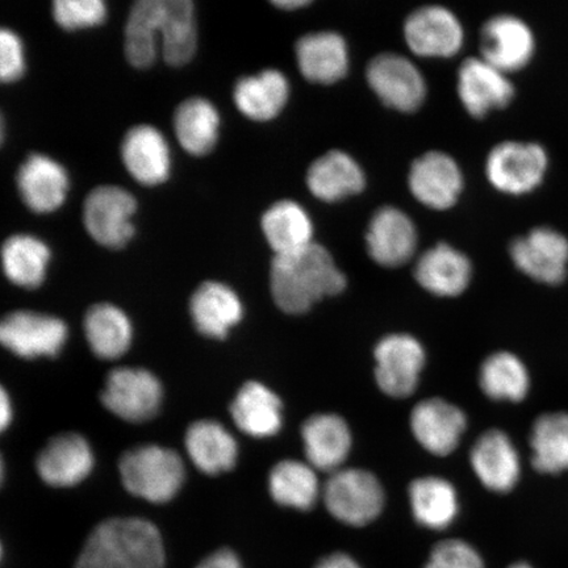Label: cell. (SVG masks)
Masks as SVG:
<instances>
[{
    "label": "cell",
    "mask_w": 568,
    "mask_h": 568,
    "mask_svg": "<svg viewBox=\"0 0 568 568\" xmlns=\"http://www.w3.org/2000/svg\"><path fill=\"white\" fill-rule=\"evenodd\" d=\"M368 89L387 109L415 113L428 98V83L414 61L395 52L373 57L365 71Z\"/></svg>",
    "instance_id": "5"
},
{
    "label": "cell",
    "mask_w": 568,
    "mask_h": 568,
    "mask_svg": "<svg viewBox=\"0 0 568 568\" xmlns=\"http://www.w3.org/2000/svg\"><path fill=\"white\" fill-rule=\"evenodd\" d=\"M315 0H268V3L281 11H300L314 3Z\"/></svg>",
    "instance_id": "45"
},
{
    "label": "cell",
    "mask_w": 568,
    "mask_h": 568,
    "mask_svg": "<svg viewBox=\"0 0 568 568\" xmlns=\"http://www.w3.org/2000/svg\"><path fill=\"white\" fill-rule=\"evenodd\" d=\"M84 333L92 353L105 361L122 357L133 338L130 317L109 303L92 305L84 317Z\"/></svg>",
    "instance_id": "33"
},
{
    "label": "cell",
    "mask_w": 568,
    "mask_h": 568,
    "mask_svg": "<svg viewBox=\"0 0 568 568\" xmlns=\"http://www.w3.org/2000/svg\"><path fill=\"white\" fill-rule=\"evenodd\" d=\"M270 287L276 305L287 314H304L326 296L343 293L346 278L331 253L316 243L275 255Z\"/></svg>",
    "instance_id": "2"
},
{
    "label": "cell",
    "mask_w": 568,
    "mask_h": 568,
    "mask_svg": "<svg viewBox=\"0 0 568 568\" xmlns=\"http://www.w3.org/2000/svg\"><path fill=\"white\" fill-rule=\"evenodd\" d=\"M222 130V116L209 99L195 97L178 105L174 132L178 142L191 155L203 158L216 148Z\"/></svg>",
    "instance_id": "30"
},
{
    "label": "cell",
    "mask_w": 568,
    "mask_h": 568,
    "mask_svg": "<svg viewBox=\"0 0 568 568\" xmlns=\"http://www.w3.org/2000/svg\"><path fill=\"white\" fill-rule=\"evenodd\" d=\"M296 67L305 81L318 87H333L345 80L351 70V48L336 31H315L297 39Z\"/></svg>",
    "instance_id": "16"
},
{
    "label": "cell",
    "mask_w": 568,
    "mask_h": 568,
    "mask_svg": "<svg viewBox=\"0 0 568 568\" xmlns=\"http://www.w3.org/2000/svg\"><path fill=\"white\" fill-rule=\"evenodd\" d=\"M457 94L468 115L480 119L513 102L515 88L508 74L481 57L462 62L457 73Z\"/></svg>",
    "instance_id": "15"
},
{
    "label": "cell",
    "mask_w": 568,
    "mask_h": 568,
    "mask_svg": "<svg viewBox=\"0 0 568 568\" xmlns=\"http://www.w3.org/2000/svg\"><path fill=\"white\" fill-rule=\"evenodd\" d=\"M165 546L142 518H111L92 530L74 568H163Z\"/></svg>",
    "instance_id": "3"
},
{
    "label": "cell",
    "mask_w": 568,
    "mask_h": 568,
    "mask_svg": "<svg viewBox=\"0 0 568 568\" xmlns=\"http://www.w3.org/2000/svg\"><path fill=\"white\" fill-rule=\"evenodd\" d=\"M27 57L24 42L10 28L0 27V83H13L24 75Z\"/></svg>",
    "instance_id": "40"
},
{
    "label": "cell",
    "mask_w": 568,
    "mask_h": 568,
    "mask_svg": "<svg viewBox=\"0 0 568 568\" xmlns=\"http://www.w3.org/2000/svg\"><path fill=\"white\" fill-rule=\"evenodd\" d=\"M69 337L61 318L34 311H16L0 318V345L18 357H55Z\"/></svg>",
    "instance_id": "10"
},
{
    "label": "cell",
    "mask_w": 568,
    "mask_h": 568,
    "mask_svg": "<svg viewBox=\"0 0 568 568\" xmlns=\"http://www.w3.org/2000/svg\"><path fill=\"white\" fill-rule=\"evenodd\" d=\"M403 38L409 52L420 59L447 60L465 45L459 18L442 4H425L410 11L403 24Z\"/></svg>",
    "instance_id": "7"
},
{
    "label": "cell",
    "mask_w": 568,
    "mask_h": 568,
    "mask_svg": "<svg viewBox=\"0 0 568 568\" xmlns=\"http://www.w3.org/2000/svg\"><path fill=\"white\" fill-rule=\"evenodd\" d=\"M184 445L190 459L204 474L229 473L237 464L236 439L216 422L201 420L191 425Z\"/></svg>",
    "instance_id": "31"
},
{
    "label": "cell",
    "mask_w": 568,
    "mask_h": 568,
    "mask_svg": "<svg viewBox=\"0 0 568 568\" xmlns=\"http://www.w3.org/2000/svg\"><path fill=\"white\" fill-rule=\"evenodd\" d=\"M479 45L483 60L509 74L528 65L536 39L524 20L500 13L483 24Z\"/></svg>",
    "instance_id": "17"
},
{
    "label": "cell",
    "mask_w": 568,
    "mask_h": 568,
    "mask_svg": "<svg viewBox=\"0 0 568 568\" xmlns=\"http://www.w3.org/2000/svg\"><path fill=\"white\" fill-rule=\"evenodd\" d=\"M548 168V153L536 142L504 141L493 148L486 160L488 182L500 193L514 196L535 191Z\"/></svg>",
    "instance_id": "6"
},
{
    "label": "cell",
    "mask_w": 568,
    "mask_h": 568,
    "mask_svg": "<svg viewBox=\"0 0 568 568\" xmlns=\"http://www.w3.org/2000/svg\"><path fill=\"white\" fill-rule=\"evenodd\" d=\"M473 266L470 260L456 247L438 244L418 258L415 278L433 295L454 297L470 286Z\"/></svg>",
    "instance_id": "26"
},
{
    "label": "cell",
    "mask_w": 568,
    "mask_h": 568,
    "mask_svg": "<svg viewBox=\"0 0 568 568\" xmlns=\"http://www.w3.org/2000/svg\"><path fill=\"white\" fill-rule=\"evenodd\" d=\"M4 132H6L4 120H3L2 113H0V145H2V142L4 140Z\"/></svg>",
    "instance_id": "46"
},
{
    "label": "cell",
    "mask_w": 568,
    "mask_h": 568,
    "mask_svg": "<svg viewBox=\"0 0 568 568\" xmlns=\"http://www.w3.org/2000/svg\"><path fill=\"white\" fill-rule=\"evenodd\" d=\"M193 0H134L125 27V55L138 69L152 67L159 54L169 65H186L196 53Z\"/></svg>",
    "instance_id": "1"
},
{
    "label": "cell",
    "mask_w": 568,
    "mask_h": 568,
    "mask_svg": "<svg viewBox=\"0 0 568 568\" xmlns=\"http://www.w3.org/2000/svg\"><path fill=\"white\" fill-rule=\"evenodd\" d=\"M470 462L481 485L494 493L510 491L520 478V456L506 432L483 433L473 446Z\"/></svg>",
    "instance_id": "25"
},
{
    "label": "cell",
    "mask_w": 568,
    "mask_h": 568,
    "mask_svg": "<svg viewBox=\"0 0 568 568\" xmlns=\"http://www.w3.org/2000/svg\"><path fill=\"white\" fill-rule=\"evenodd\" d=\"M530 382L527 365L515 353H493L480 366V388L493 400L524 402L529 395Z\"/></svg>",
    "instance_id": "35"
},
{
    "label": "cell",
    "mask_w": 568,
    "mask_h": 568,
    "mask_svg": "<svg viewBox=\"0 0 568 568\" xmlns=\"http://www.w3.org/2000/svg\"><path fill=\"white\" fill-rule=\"evenodd\" d=\"M531 465L544 474L568 470V414L550 412L536 418L530 430Z\"/></svg>",
    "instance_id": "36"
},
{
    "label": "cell",
    "mask_w": 568,
    "mask_h": 568,
    "mask_svg": "<svg viewBox=\"0 0 568 568\" xmlns=\"http://www.w3.org/2000/svg\"><path fill=\"white\" fill-rule=\"evenodd\" d=\"M407 182L412 196L426 209L435 211L453 209L465 187L459 163L443 151L418 155L410 163Z\"/></svg>",
    "instance_id": "12"
},
{
    "label": "cell",
    "mask_w": 568,
    "mask_h": 568,
    "mask_svg": "<svg viewBox=\"0 0 568 568\" xmlns=\"http://www.w3.org/2000/svg\"><path fill=\"white\" fill-rule=\"evenodd\" d=\"M315 568H361L355 560L346 554H332L316 565Z\"/></svg>",
    "instance_id": "43"
},
{
    "label": "cell",
    "mask_w": 568,
    "mask_h": 568,
    "mask_svg": "<svg viewBox=\"0 0 568 568\" xmlns=\"http://www.w3.org/2000/svg\"><path fill=\"white\" fill-rule=\"evenodd\" d=\"M94 452L87 438L65 433L51 439L36 459V470L48 486L68 488L80 485L94 468Z\"/></svg>",
    "instance_id": "21"
},
{
    "label": "cell",
    "mask_w": 568,
    "mask_h": 568,
    "mask_svg": "<svg viewBox=\"0 0 568 568\" xmlns=\"http://www.w3.org/2000/svg\"><path fill=\"white\" fill-rule=\"evenodd\" d=\"M2 552H3V550H2V544H0V560H2Z\"/></svg>",
    "instance_id": "49"
},
{
    "label": "cell",
    "mask_w": 568,
    "mask_h": 568,
    "mask_svg": "<svg viewBox=\"0 0 568 568\" xmlns=\"http://www.w3.org/2000/svg\"><path fill=\"white\" fill-rule=\"evenodd\" d=\"M410 428L425 450L449 456L467 428L465 412L444 399H426L412 410Z\"/></svg>",
    "instance_id": "24"
},
{
    "label": "cell",
    "mask_w": 568,
    "mask_h": 568,
    "mask_svg": "<svg viewBox=\"0 0 568 568\" xmlns=\"http://www.w3.org/2000/svg\"><path fill=\"white\" fill-rule=\"evenodd\" d=\"M305 183L318 201L337 203L364 193L367 175L354 155L343 149H332L311 163Z\"/></svg>",
    "instance_id": "19"
},
{
    "label": "cell",
    "mask_w": 568,
    "mask_h": 568,
    "mask_svg": "<svg viewBox=\"0 0 568 568\" xmlns=\"http://www.w3.org/2000/svg\"><path fill=\"white\" fill-rule=\"evenodd\" d=\"M196 329L210 338H225L244 316L243 303L234 291L220 282H204L190 301Z\"/></svg>",
    "instance_id": "28"
},
{
    "label": "cell",
    "mask_w": 568,
    "mask_h": 568,
    "mask_svg": "<svg viewBox=\"0 0 568 568\" xmlns=\"http://www.w3.org/2000/svg\"><path fill=\"white\" fill-rule=\"evenodd\" d=\"M0 260L10 282L33 290L45 281L51 251L44 241L31 234H13L4 241Z\"/></svg>",
    "instance_id": "34"
},
{
    "label": "cell",
    "mask_w": 568,
    "mask_h": 568,
    "mask_svg": "<svg viewBox=\"0 0 568 568\" xmlns=\"http://www.w3.org/2000/svg\"><path fill=\"white\" fill-rule=\"evenodd\" d=\"M196 568H244L241 560L232 550L223 549L211 554Z\"/></svg>",
    "instance_id": "42"
},
{
    "label": "cell",
    "mask_w": 568,
    "mask_h": 568,
    "mask_svg": "<svg viewBox=\"0 0 568 568\" xmlns=\"http://www.w3.org/2000/svg\"><path fill=\"white\" fill-rule=\"evenodd\" d=\"M302 437L308 464L322 471H337L352 449V433L343 417L320 414L303 424Z\"/></svg>",
    "instance_id": "27"
},
{
    "label": "cell",
    "mask_w": 568,
    "mask_h": 568,
    "mask_svg": "<svg viewBox=\"0 0 568 568\" xmlns=\"http://www.w3.org/2000/svg\"><path fill=\"white\" fill-rule=\"evenodd\" d=\"M510 568H531L530 566H528L527 564H517Z\"/></svg>",
    "instance_id": "48"
},
{
    "label": "cell",
    "mask_w": 568,
    "mask_h": 568,
    "mask_svg": "<svg viewBox=\"0 0 568 568\" xmlns=\"http://www.w3.org/2000/svg\"><path fill=\"white\" fill-rule=\"evenodd\" d=\"M290 98L288 77L275 68L241 77L233 88L234 105L241 115L254 123H270L280 118Z\"/></svg>",
    "instance_id": "20"
},
{
    "label": "cell",
    "mask_w": 568,
    "mask_h": 568,
    "mask_svg": "<svg viewBox=\"0 0 568 568\" xmlns=\"http://www.w3.org/2000/svg\"><path fill=\"white\" fill-rule=\"evenodd\" d=\"M126 172L144 186H159L172 172V151L163 133L153 125L142 124L126 132L122 148Z\"/></svg>",
    "instance_id": "22"
},
{
    "label": "cell",
    "mask_w": 568,
    "mask_h": 568,
    "mask_svg": "<svg viewBox=\"0 0 568 568\" xmlns=\"http://www.w3.org/2000/svg\"><path fill=\"white\" fill-rule=\"evenodd\" d=\"M262 232L275 255L314 244V223L307 210L291 199L273 203L262 215Z\"/></svg>",
    "instance_id": "32"
},
{
    "label": "cell",
    "mask_w": 568,
    "mask_h": 568,
    "mask_svg": "<svg viewBox=\"0 0 568 568\" xmlns=\"http://www.w3.org/2000/svg\"><path fill=\"white\" fill-rule=\"evenodd\" d=\"M510 260L518 272L530 280L558 286L568 268V239L550 226H537L509 246Z\"/></svg>",
    "instance_id": "13"
},
{
    "label": "cell",
    "mask_w": 568,
    "mask_h": 568,
    "mask_svg": "<svg viewBox=\"0 0 568 568\" xmlns=\"http://www.w3.org/2000/svg\"><path fill=\"white\" fill-rule=\"evenodd\" d=\"M376 383L388 396L408 397L415 393L425 366V351L415 337L390 335L381 341L374 353Z\"/></svg>",
    "instance_id": "14"
},
{
    "label": "cell",
    "mask_w": 568,
    "mask_h": 568,
    "mask_svg": "<svg viewBox=\"0 0 568 568\" xmlns=\"http://www.w3.org/2000/svg\"><path fill=\"white\" fill-rule=\"evenodd\" d=\"M329 514L351 527H365L385 507V491L372 473L345 468L333 473L324 488Z\"/></svg>",
    "instance_id": "8"
},
{
    "label": "cell",
    "mask_w": 568,
    "mask_h": 568,
    "mask_svg": "<svg viewBox=\"0 0 568 568\" xmlns=\"http://www.w3.org/2000/svg\"><path fill=\"white\" fill-rule=\"evenodd\" d=\"M119 470L128 493L154 504L174 499L186 477L180 454L158 445L125 452Z\"/></svg>",
    "instance_id": "4"
},
{
    "label": "cell",
    "mask_w": 568,
    "mask_h": 568,
    "mask_svg": "<svg viewBox=\"0 0 568 568\" xmlns=\"http://www.w3.org/2000/svg\"><path fill=\"white\" fill-rule=\"evenodd\" d=\"M231 415L239 429L251 437H273L282 429V402L260 382H247L240 388Z\"/></svg>",
    "instance_id": "29"
},
{
    "label": "cell",
    "mask_w": 568,
    "mask_h": 568,
    "mask_svg": "<svg viewBox=\"0 0 568 568\" xmlns=\"http://www.w3.org/2000/svg\"><path fill=\"white\" fill-rule=\"evenodd\" d=\"M163 388L158 376L144 368L119 367L106 376L102 403L128 423H145L159 414Z\"/></svg>",
    "instance_id": "9"
},
{
    "label": "cell",
    "mask_w": 568,
    "mask_h": 568,
    "mask_svg": "<svg viewBox=\"0 0 568 568\" xmlns=\"http://www.w3.org/2000/svg\"><path fill=\"white\" fill-rule=\"evenodd\" d=\"M17 184L28 209L36 213H52L67 202L70 178L59 161L33 153L21 163Z\"/></svg>",
    "instance_id": "23"
},
{
    "label": "cell",
    "mask_w": 568,
    "mask_h": 568,
    "mask_svg": "<svg viewBox=\"0 0 568 568\" xmlns=\"http://www.w3.org/2000/svg\"><path fill=\"white\" fill-rule=\"evenodd\" d=\"M425 568H485L477 550L458 539H449L433 549Z\"/></svg>",
    "instance_id": "41"
},
{
    "label": "cell",
    "mask_w": 568,
    "mask_h": 568,
    "mask_svg": "<svg viewBox=\"0 0 568 568\" xmlns=\"http://www.w3.org/2000/svg\"><path fill=\"white\" fill-rule=\"evenodd\" d=\"M52 13L62 30L81 31L103 24L109 9L105 0H52Z\"/></svg>",
    "instance_id": "39"
},
{
    "label": "cell",
    "mask_w": 568,
    "mask_h": 568,
    "mask_svg": "<svg viewBox=\"0 0 568 568\" xmlns=\"http://www.w3.org/2000/svg\"><path fill=\"white\" fill-rule=\"evenodd\" d=\"M136 199L123 187L99 186L91 191L83 207V223L92 239L110 248L130 243Z\"/></svg>",
    "instance_id": "11"
},
{
    "label": "cell",
    "mask_w": 568,
    "mask_h": 568,
    "mask_svg": "<svg viewBox=\"0 0 568 568\" xmlns=\"http://www.w3.org/2000/svg\"><path fill=\"white\" fill-rule=\"evenodd\" d=\"M12 402L7 390L0 386V433L9 428L12 423Z\"/></svg>",
    "instance_id": "44"
},
{
    "label": "cell",
    "mask_w": 568,
    "mask_h": 568,
    "mask_svg": "<svg viewBox=\"0 0 568 568\" xmlns=\"http://www.w3.org/2000/svg\"><path fill=\"white\" fill-rule=\"evenodd\" d=\"M268 489L273 499L283 507L308 510L320 495L315 468L300 460H282L268 475Z\"/></svg>",
    "instance_id": "38"
},
{
    "label": "cell",
    "mask_w": 568,
    "mask_h": 568,
    "mask_svg": "<svg viewBox=\"0 0 568 568\" xmlns=\"http://www.w3.org/2000/svg\"><path fill=\"white\" fill-rule=\"evenodd\" d=\"M409 499L417 523L429 529H445L458 515L456 489L443 478L425 477L412 481Z\"/></svg>",
    "instance_id": "37"
},
{
    "label": "cell",
    "mask_w": 568,
    "mask_h": 568,
    "mask_svg": "<svg viewBox=\"0 0 568 568\" xmlns=\"http://www.w3.org/2000/svg\"><path fill=\"white\" fill-rule=\"evenodd\" d=\"M3 477H4V464H3L2 456H0V485H2Z\"/></svg>",
    "instance_id": "47"
},
{
    "label": "cell",
    "mask_w": 568,
    "mask_h": 568,
    "mask_svg": "<svg viewBox=\"0 0 568 568\" xmlns=\"http://www.w3.org/2000/svg\"><path fill=\"white\" fill-rule=\"evenodd\" d=\"M368 254L385 267L406 265L417 247V230L406 212L385 205L374 213L366 232Z\"/></svg>",
    "instance_id": "18"
}]
</instances>
